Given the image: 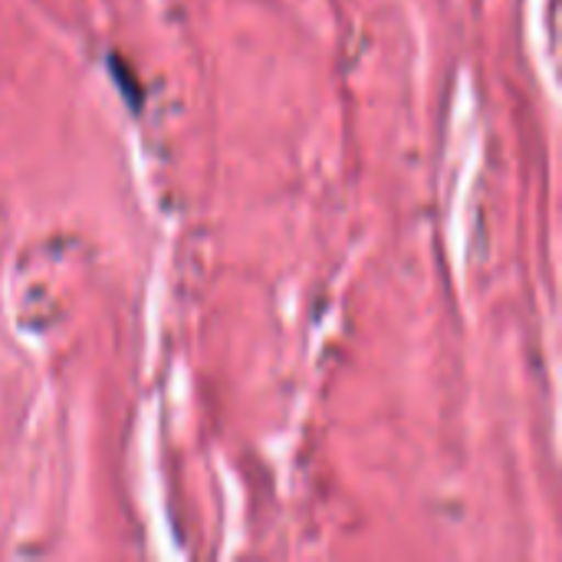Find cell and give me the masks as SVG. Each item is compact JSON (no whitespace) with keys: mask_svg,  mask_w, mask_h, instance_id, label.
Segmentation results:
<instances>
[{"mask_svg":"<svg viewBox=\"0 0 562 562\" xmlns=\"http://www.w3.org/2000/svg\"><path fill=\"white\" fill-rule=\"evenodd\" d=\"M105 69H109V76L115 79V89L122 92L128 112L142 115V109H145V89H142L138 76L132 72V66H128L119 53H109V56H105Z\"/></svg>","mask_w":562,"mask_h":562,"instance_id":"obj_1","label":"cell"}]
</instances>
